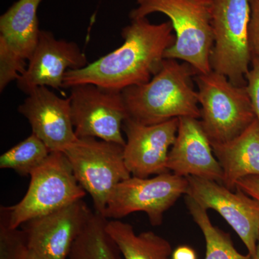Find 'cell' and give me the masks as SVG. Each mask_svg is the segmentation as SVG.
<instances>
[{
  "instance_id": "23",
  "label": "cell",
  "mask_w": 259,
  "mask_h": 259,
  "mask_svg": "<svg viewBox=\"0 0 259 259\" xmlns=\"http://www.w3.org/2000/svg\"><path fill=\"white\" fill-rule=\"evenodd\" d=\"M26 247L23 230L10 228L0 218V259H22Z\"/></svg>"
},
{
  "instance_id": "2",
  "label": "cell",
  "mask_w": 259,
  "mask_h": 259,
  "mask_svg": "<svg viewBox=\"0 0 259 259\" xmlns=\"http://www.w3.org/2000/svg\"><path fill=\"white\" fill-rule=\"evenodd\" d=\"M196 74L188 63L165 59L148 82L122 90L129 117L148 125L180 117L200 118L198 93L192 81Z\"/></svg>"
},
{
  "instance_id": "1",
  "label": "cell",
  "mask_w": 259,
  "mask_h": 259,
  "mask_svg": "<svg viewBox=\"0 0 259 259\" xmlns=\"http://www.w3.org/2000/svg\"><path fill=\"white\" fill-rule=\"evenodd\" d=\"M121 47L79 69L65 74L63 88L82 83L122 92L148 82L161 69L165 52L175 44L176 35L170 21L150 23L137 19L122 28Z\"/></svg>"
},
{
  "instance_id": "28",
  "label": "cell",
  "mask_w": 259,
  "mask_h": 259,
  "mask_svg": "<svg viewBox=\"0 0 259 259\" xmlns=\"http://www.w3.org/2000/svg\"><path fill=\"white\" fill-rule=\"evenodd\" d=\"M22 259H40L38 256H37L33 252L28 249V248L24 250L23 255H22Z\"/></svg>"
},
{
  "instance_id": "16",
  "label": "cell",
  "mask_w": 259,
  "mask_h": 259,
  "mask_svg": "<svg viewBox=\"0 0 259 259\" xmlns=\"http://www.w3.org/2000/svg\"><path fill=\"white\" fill-rule=\"evenodd\" d=\"M211 146L222 168V185L227 188L236 190L238 180L259 176V124L256 119L236 139Z\"/></svg>"
},
{
  "instance_id": "18",
  "label": "cell",
  "mask_w": 259,
  "mask_h": 259,
  "mask_svg": "<svg viewBox=\"0 0 259 259\" xmlns=\"http://www.w3.org/2000/svg\"><path fill=\"white\" fill-rule=\"evenodd\" d=\"M106 231L124 259H170L169 242L152 231L136 234L131 224L120 220H108Z\"/></svg>"
},
{
  "instance_id": "4",
  "label": "cell",
  "mask_w": 259,
  "mask_h": 259,
  "mask_svg": "<svg viewBox=\"0 0 259 259\" xmlns=\"http://www.w3.org/2000/svg\"><path fill=\"white\" fill-rule=\"evenodd\" d=\"M30 176L23 198L11 207H1L0 218L10 228H19L33 218L54 212L86 196L64 152H51Z\"/></svg>"
},
{
  "instance_id": "24",
  "label": "cell",
  "mask_w": 259,
  "mask_h": 259,
  "mask_svg": "<svg viewBox=\"0 0 259 259\" xmlns=\"http://www.w3.org/2000/svg\"><path fill=\"white\" fill-rule=\"evenodd\" d=\"M252 64V69L248 71L245 76L248 82L246 90L259 124V59L254 56Z\"/></svg>"
},
{
  "instance_id": "20",
  "label": "cell",
  "mask_w": 259,
  "mask_h": 259,
  "mask_svg": "<svg viewBox=\"0 0 259 259\" xmlns=\"http://www.w3.org/2000/svg\"><path fill=\"white\" fill-rule=\"evenodd\" d=\"M186 203L193 221L203 233L206 242L204 259H254L249 253L245 255L237 251L230 235L211 222L207 209L188 196L186 197Z\"/></svg>"
},
{
  "instance_id": "26",
  "label": "cell",
  "mask_w": 259,
  "mask_h": 259,
  "mask_svg": "<svg viewBox=\"0 0 259 259\" xmlns=\"http://www.w3.org/2000/svg\"><path fill=\"white\" fill-rule=\"evenodd\" d=\"M236 188H239L259 202V176H249L241 179L237 182Z\"/></svg>"
},
{
  "instance_id": "22",
  "label": "cell",
  "mask_w": 259,
  "mask_h": 259,
  "mask_svg": "<svg viewBox=\"0 0 259 259\" xmlns=\"http://www.w3.org/2000/svg\"><path fill=\"white\" fill-rule=\"evenodd\" d=\"M27 67L26 60L0 36V92L3 93L12 81H18Z\"/></svg>"
},
{
  "instance_id": "8",
  "label": "cell",
  "mask_w": 259,
  "mask_h": 259,
  "mask_svg": "<svg viewBox=\"0 0 259 259\" xmlns=\"http://www.w3.org/2000/svg\"><path fill=\"white\" fill-rule=\"evenodd\" d=\"M187 177L165 172L152 178L131 177L116 186L105 209L107 219L119 220L144 212L153 226H161L163 214L183 194H187Z\"/></svg>"
},
{
  "instance_id": "10",
  "label": "cell",
  "mask_w": 259,
  "mask_h": 259,
  "mask_svg": "<svg viewBox=\"0 0 259 259\" xmlns=\"http://www.w3.org/2000/svg\"><path fill=\"white\" fill-rule=\"evenodd\" d=\"M187 194L205 209L219 213L254 257L259 238V202L239 188L236 192L215 181L187 177Z\"/></svg>"
},
{
  "instance_id": "17",
  "label": "cell",
  "mask_w": 259,
  "mask_h": 259,
  "mask_svg": "<svg viewBox=\"0 0 259 259\" xmlns=\"http://www.w3.org/2000/svg\"><path fill=\"white\" fill-rule=\"evenodd\" d=\"M41 1L18 0L0 17V36L25 60H29L38 41L37 9Z\"/></svg>"
},
{
  "instance_id": "6",
  "label": "cell",
  "mask_w": 259,
  "mask_h": 259,
  "mask_svg": "<svg viewBox=\"0 0 259 259\" xmlns=\"http://www.w3.org/2000/svg\"><path fill=\"white\" fill-rule=\"evenodd\" d=\"M64 153L79 185L91 196L95 212L104 215L116 186L131 177L124 146L96 138H78Z\"/></svg>"
},
{
  "instance_id": "25",
  "label": "cell",
  "mask_w": 259,
  "mask_h": 259,
  "mask_svg": "<svg viewBox=\"0 0 259 259\" xmlns=\"http://www.w3.org/2000/svg\"><path fill=\"white\" fill-rule=\"evenodd\" d=\"M250 18L248 37L250 51L259 59V0H249Z\"/></svg>"
},
{
  "instance_id": "7",
  "label": "cell",
  "mask_w": 259,
  "mask_h": 259,
  "mask_svg": "<svg viewBox=\"0 0 259 259\" xmlns=\"http://www.w3.org/2000/svg\"><path fill=\"white\" fill-rule=\"evenodd\" d=\"M250 18L249 0H213L211 68L238 86H243L251 60Z\"/></svg>"
},
{
  "instance_id": "29",
  "label": "cell",
  "mask_w": 259,
  "mask_h": 259,
  "mask_svg": "<svg viewBox=\"0 0 259 259\" xmlns=\"http://www.w3.org/2000/svg\"><path fill=\"white\" fill-rule=\"evenodd\" d=\"M253 258H254V259H259V238L258 240V243H257L256 250H255V254Z\"/></svg>"
},
{
  "instance_id": "21",
  "label": "cell",
  "mask_w": 259,
  "mask_h": 259,
  "mask_svg": "<svg viewBox=\"0 0 259 259\" xmlns=\"http://www.w3.org/2000/svg\"><path fill=\"white\" fill-rule=\"evenodd\" d=\"M47 145L32 134L0 156V168L12 169L20 176H28L50 154Z\"/></svg>"
},
{
  "instance_id": "11",
  "label": "cell",
  "mask_w": 259,
  "mask_h": 259,
  "mask_svg": "<svg viewBox=\"0 0 259 259\" xmlns=\"http://www.w3.org/2000/svg\"><path fill=\"white\" fill-rule=\"evenodd\" d=\"M83 200L22 225L27 248L40 259H66L91 215Z\"/></svg>"
},
{
  "instance_id": "5",
  "label": "cell",
  "mask_w": 259,
  "mask_h": 259,
  "mask_svg": "<svg viewBox=\"0 0 259 259\" xmlns=\"http://www.w3.org/2000/svg\"><path fill=\"white\" fill-rule=\"evenodd\" d=\"M194 80L201 105L199 121L211 144L236 139L256 119L245 87L214 71L196 74Z\"/></svg>"
},
{
  "instance_id": "12",
  "label": "cell",
  "mask_w": 259,
  "mask_h": 259,
  "mask_svg": "<svg viewBox=\"0 0 259 259\" xmlns=\"http://www.w3.org/2000/svg\"><path fill=\"white\" fill-rule=\"evenodd\" d=\"M180 119L144 125L131 117L126 119L122 131L126 135L124 159L133 177L148 178L169 171L167 158L176 139Z\"/></svg>"
},
{
  "instance_id": "15",
  "label": "cell",
  "mask_w": 259,
  "mask_h": 259,
  "mask_svg": "<svg viewBox=\"0 0 259 259\" xmlns=\"http://www.w3.org/2000/svg\"><path fill=\"white\" fill-rule=\"evenodd\" d=\"M178 131L167 158L168 171L180 177H200L222 184L223 170L200 121L180 117Z\"/></svg>"
},
{
  "instance_id": "19",
  "label": "cell",
  "mask_w": 259,
  "mask_h": 259,
  "mask_svg": "<svg viewBox=\"0 0 259 259\" xmlns=\"http://www.w3.org/2000/svg\"><path fill=\"white\" fill-rule=\"evenodd\" d=\"M107 221L100 213L92 212L71 248L69 259H124L107 233Z\"/></svg>"
},
{
  "instance_id": "14",
  "label": "cell",
  "mask_w": 259,
  "mask_h": 259,
  "mask_svg": "<svg viewBox=\"0 0 259 259\" xmlns=\"http://www.w3.org/2000/svg\"><path fill=\"white\" fill-rule=\"evenodd\" d=\"M18 110L28 120L32 134L51 152H64L78 139L71 120L69 97L58 96L47 87L34 89Z\"/></svg>"
},
{
  "instance_id": "27",
  "label": "cell",
  "mask_w": 259,
  "mask_h": 259,
  "mask_svg": "<svg viewBox=\"0 0 259 259\" xmlns=\"http://www.w3.org/2000/svg\"><path fill=\"white\" fill-rule=\"evenodd\" d=\"M171 259H197L195 250L188 245H181L174 250Z\"/></svg>"
},
{
  "instance_id": "13",
  "label": "cell",
  "mask_w": 259,
  "mask_h": 259,
  "mask_svg": "<svg viewBox=\"0 0 259 259\" xmlns=\"http://www.w3.org/2000/svg\"><path fill=\"white\" fill-rule=\"evenodd\" d=\"M88 64L86 55L76 42L57 39L51 31L40 30L26 71L17 84L27 95L38 87L61 88L69 70L81 69Z\"/></svg>"
},
{
  "instance_id": "3",
  "label": "cell",
  "mask_w": 259,
  "mask_h": 259,
  "mask_svg": "<svg viewBox=\"0 0 259 259\" xmlns=\"http://www.w3.org/2000/svg\"><path fill=\"white\" fill-rule=\"evenodd\" d=\"M131 20L160 13L169 18L176 35L165 59L188 63L197 74L212 71L210 56L214 45L212 26L213 0H137Z\"/></svg>"
},
{
  "instance_id": "9",
  "label": "cell",
  "mask_w": 259,
  "mask_h": 259,
  "mask_svg": "<svg viewBox=\"0 0 259 259\" xmlns=\"http://www.w3.org/2000/svg\"><path fill=\"white\" fill-rule=\"evenodd\" d=\"M70 89L71 120L77 138H96L125 146L122 125L129 115L122 92L93 83Z\"/></svg>"
}]
</instances>
